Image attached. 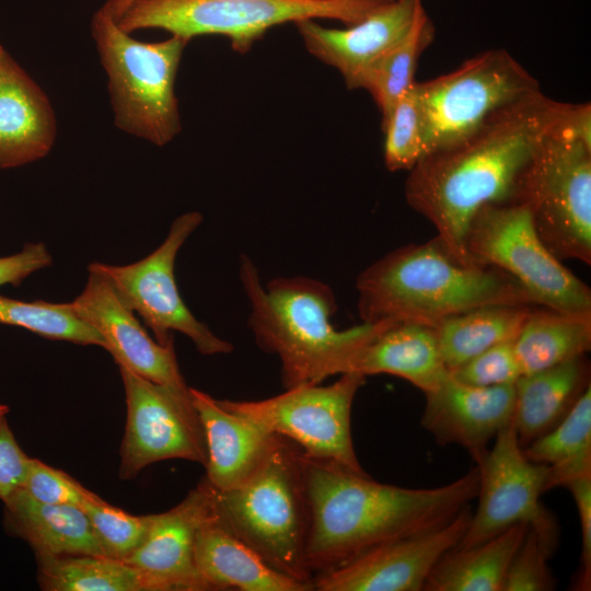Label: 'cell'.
<instances>
[{
  "instance_id": "obj_11",
  "label": "cell",
  "mask_w": 591,
  "mask_h": 591,
  "mask_svg": "<svg viewBox=\"0 0 591 591\" xmlns=\"http://www.w3.org/2000/svg\"><path fill=\"white\" fill-rule=\"evenodd\" d=\"M329 385L303 384L259 401L220 399L271 433L292 441L309 457L367 474L351 436V407L366 376L346 372Z\"/></svg>"
},
{
  "instance_id": "obj_39",
  "label": "cell",
  "mask_w": 591,
  "mask_h": 591,
  "mask_svg": "<svg viewBox=\"0 0 591 591\" xmlns=\"http://www.w3.org/2000/svg\"><path fill=\"white\" fill-rule=\"evenodd\" d=\"M30 456L18 444L4 416H0V499L4 501L21 488Z\"/></svg>"
},
{
  "instance_id": "obj_33",
  "label": "cell",
  "mask_w": 591,
  "mask_h": 591,
  "mask_svg": "<svg viewBox=\"0 0 591 591\" xmlns=\"http://www.w3.org/2000/svg\"><path fill=\"white\" fill-rule=\"evenodd\" d=\"M416 83V82H415ZM404 93L382 120L384 164L391 172L409 171L424 155L416 88Z\"/></svg>"
},
{
  "instance_id": "obj_18",
  "label": "cell",
  "mask_w": 591,
  "mask_h": 591,
  "mask_svg": "<svg viewBox=\"0 0 591 591\" xmlns=\"http://www.w3.org/2000/svg\"><path fill=\"white\" fill-rule=\"evenodd\" d=\"M212 488L205 477L172 509L152 514L141 544L125 560L150 591H205L195 566V541L211 515Z\"/></svg>"
},
{
  "instance_id": "obj_8",
  "label": "cell",
  "mask_w": 591,
  "mask_h": 591,
  "mask_svg": "<svg viewBox=\"0 0 591 591\" xmlns=\"http://www.w3.org/2000/svg\"><path fill=\"white\" fill-rule=\"evenodd\" d=\"M391 0H136L117 19L127 33L162 28L190 39L227 36L246 53L273 26L305 19H334L352 25Z\"/></svg>"
},
{
  "instance_id": "obj_2",
  "label": "cell",
  "mask_w": 591,
  "mask_h": 591,
  "mask_svg": "<svg viewBox=\"0 0 591 591\" xmlns=\"http://www.w3.org/2000/svg\"><path fill=\"white\" fill-rule=\"evenodd\" d=\"M299 464L309 510L304 561L312 580L381 544L445 525L479 488L476 466L440 487L405 488L301 450Z\"/></svg>"
},
{
  "instance_id": "obj_24",
  "label": "cell",
  "mask_w": 591,
  "mask_h": 591,
  "mask_svg": "<svg viewBox=\"0 0 591 591\" xmlns=\"http://www.w3.org/2000/svg\"><path fill=\"white\" fill-rule=\"evenodd\" d=\"M3 502L7 530L27 542L36 557L77 554L106 556L82 508L44 503L33 499L22 488Z\"/></svg>"
},
{
  "instance_id": "obj_31",
  "label": "cell",
  "mask_w": 591,
  "mask_h": 591,
  "mask_svg": "<svg viewBox=\"0 0 591 591\" xmlns=\"http://www.w3.org/2000/svg\"><path fill=\"white\" fill-rule=\"evenodd\" d=\"M434 26L426 11L408 34L380 57L363 74L359 89H366L376 103L382 120L397 100L416 82L418 60L431 44Z\"/></svg>"
},
{
  "instance_id": "obj_30",
  "label": "cell",
  "mask_w": 591,
  "mask_h": 591,
  "mask_svg": "<svg viewBox=\"0 0 591 591\" xmlns=\"http://www.w3.org/2000/svg\"><path fill=\"white\" fill-rule=\"evenodd\" d=\"M38 583L47 591H150L134 566L104 555L36 557Z\"/></svg>"
},
{
  "instance_id": "obj_36",
  "label": "cell",
  "mask_w": 591,
  "mask_h": 591,
  "mask_svg": "<svg viewBox=\"0 0 591 591\" xmlns=\"http://www.w3.org/2000/svg\"><path fill=\"white\" fill-rule=\"evenodd\" d=\"M449 374L462 382L475 386L511 385L522 375L517 359L513 339L497 344L461 366Z\"/></svg>"
},
{
  "instance_id": "obj_37",
  "label": "cell",
  "mask_w": 591,
  "mask_h": 591,
  "mask_svg": "<svg viewBox=\"0 0 591 591\" xmlns=\"http://www.w3.org/2000/svg\"><path fill=\"white\" fill-rule=\"evenodd\" d=\"M21 488L40 502L80 508L96 496L63 471L33 457L30 459Z\"/></svg>"
},
{
  "instance_id": "obj_22",
  "label": "cell",
  "mask_w": 591,
  "mask_h": 591,
  "mask_svg": "<svg viewBox=\"0 0 591 591\" xmlns=\"http://www.w3.org/2000/svg\"><path fill=\"white\" fill-rule=\"evenodd\" d=\"M195 566L205 591H310L312 584L270 567L254 549L218 524L212 514L195 541Z\"/></svg>"
},
{
  "instance_id": "obj_29",
  "label": "cell",
  "mask_w": 591,
  "mask_h": 591,
  "mask_svg": "<svg viewBox=\"0 0 591 591\" xmlns=\"http://www.w3.org/2000/svg\"><path fill=\"white\" fill-rule=\"evenodd\" d=\"M523 451L530 461L548 466L545 491L591 474V385L554 429Z\"/></svg>"
},
{
  "instance_id": "obj_13",
  "label": "cell",
  "mask_w": 591,
  "mask_h": 591,
  "mask_svg": "<svg viewBox=\"0 0 591 591\" xmlns=\"http://www.w3.org/2000/svg\"><path fill=\"white\" fill-rule=\"evenodd\" d=\"M202 221L192 211L177 217L164 241L147 257L125 266L93 262L114 285L123 300L162 345L173 341V332L187 336L202 355L228 354L233 346L199 322L184 303L175 281L176 256Z\"/></svg>"
},
{
  "instance_id": "obj_16",
  "label": "cell",
  "mask_w": 591,
  "mask_h": 591,
  "mask_svg": "<svg viewBox=\"0 0 591 591\" xmlns=\"http://www.w3.org/2000/svg\"><path fill=\"white\" fill-rule=\"evenodd\" d=\"M83 291L70 302L74 313L103 338L118 367L157 383L188 387L178 367L174 343L153 339L112 281L89 265Z\"/></svg>"
},
{
  "instance_id": "obj_41",
  "label": "cell",
  "mask_w": 591,
  "mask_h": 591,
  "mask_svg": "<svg viewBox=\"0 0 591 591\" xmlns=\"http://www.w3.org/2000/svg\"><path fill=\"white\" fill-rule=\"evenodd\" d=\"M136 0H107L103 7L114 19H117Z\"/></svg>"
},
{
  "instance_id": "obj_9",
  "label": "cell",
  "mask_w": 591,
  "mask_h": 591,
  "mask_svg": "<svg viewBox=\"0 0 591 591\" xmlns=\"http://www.w3.org/2000/svg\"><path fill=\"white\" fill-rule=\"evenodd\" d=\"M466 251L473 263L512 277L532 304L563 312H591L590 288L544 244L521 200L482 208L470 225Z\"/></svg>"
},
{
  "instance_id": "obj_23",
  "label": "cell",
  "mask_w": 591,
  "mask_h": 591,
  "mask_svg": "<svg viewBox=\"0 0 591 591\" xmlns=\"http://www.w3.org/2000/svg\"><path fill=\"white\" fill-rule=\"evenodd\" d=\"M346 372L363 376L391 374L424 393L437 389L449 376L434 328L409 323H392L383 328L349 359Z\"/></svg>"
},
{
  "instance_id": "obj_15",
  "label": "cell",
  "mask_w": 591,
  "mask_h": 591,
  "mask_svg": "<svg viewBox=\"0 0 591 591\" xmlns=\"http://www.w3.org/2000/svg\"><path fill=\"white\" fill-rule=\"evenodd\" d=\"M470 506L436 530L381 544L312 580L317 591H422L438 559L460 543Z\"/></svg>"
},
{
  "instance_id": "obj_32",
  "label": "cell",
  "mask_w": 591,
  "mask_h": 591,
  "mask_svg": "<svg viewBox=\"0 0 591 591\" xmlns=\"http://www.w3.org/2000/svg\"><path fill=\"white\" fill-rule=\"evenodd\" d=\"M0 324L25 328L53 340L105 348L102 336L69 303L21 301L0 296Z\"/></svg>"
},
{
  "instance_id": "obj_19",
  "label": "cell",
  "mask_w": 591,
  "mask_h": 591,
  "mask_svg": "<svg viewBox=\"0 0 591 591\" xmlns=\"http://www.w3.org/2000/svg\"><path fill=\"white\" fill-rule=\"evenodd\" d=\"M426 405L420 425L441 445L459 444L474 461L487 444L512 421L514 386H475L449 376L424 393Z\"/></svg>"
},
{
  "instance_id": "obj_27",
  "label": "cell",
  "mask_w": 591,
  "mask_h": 591,
  "mask_svg": "<svg viewBox=\"0 0 591 591\" xmlns=\"http://www.w3.org/2000/svg\"><path fill=\"white\" fill-rule=\"evenodd\" d=\"M513 348L522 374L586 355L591 348V312L530 310Z\"/></svg>"
},
{
  "instance_id": "obj_34",
  "label": "cell",
  "mask_w": 591,
  "mask_h": 591,
  "mask_svg": "<svg viewBox=\"0 0 591 591\" xmlns=\"http://www.w3.org/2000/svg\"><path fill=\"white\" fill-rule=\"evenodd\" d=\"M82 509L88 514L105 555L124 561L141 544L152 519V514L134 515L125 512L97 495Z\"/></svg>"
},
{
  "instance_id": "obj_3",
  "label": "cell",
  "mask_w": 591,
  "mask_h": 591,
  "mask_svg": "<svg viewBox=\"0 0 591 591\" xmlns=\"http://www.w3.org/2000/svg\"><path fill=\"white\" fill-rule=\"evenodd\" d=\"M361 323L419 324L434 328L489 305H531L522 287L491 266L464 263L434 239L396 248L356 280Z\"/></svg>"
},
{
  "instance_id": "obj_12",
  "label": "cell",
  "mask_w": 591,
  "mask_h": 591,
  "mask_svg": "<svg viewBox=\"0 0 591 591\" xmlns=\"http://www.w3.org/2000/svg\"><path fill=\"white\" fill-rule=\"evenodd\" d=\"M475 463L479 476L478 505L456 546H472L517 523H528L553 554L558 545V525L540 502L548 466L525 456L512 421L498 432L493 448Z\"/></svg>"
},
{
  "instance_id": "obj_14",
  "label": "cell",
  "mask_w": 591,
  "mask_h": 591,
  "mask_svg": "<svg viewBox=\"0 0 591 591\" xmlns=\"http://www.w3.org/2000/svg\"><path fill=\"white\" fill-rule=\"evenodd\" d=\"M126 397V426L118 476L136 477L144 467L170 459L206 465L207 444L189 387L150 381L118 367Z\"/></svg>"
},
{
  "instance_id": "obj_25",
  "label": "cell",
  "mask_w": 591,
  "mask_h": 591,
  "mask_svg": "<svg viewBox=\"0 0 591 591\" xmlns=\"http://www.w3.org/2000/svg\"><path fill=\"white\" fill-rule=\"evenodd\" d=\"M590 385L586 355L522 374L513 384L512 417L520 445L524 449L554 429Z\"/></svg>"
},
{
  "instance_id": "obj_42",
  "label": "cell",
  "mask_w": 591,
  "mask_h": 591,
  "mask_svg": "<svg viewBox=\"0 0 591 591\" xmlns=\"http://www.w3.org/2000/svg\"><path fill=\"white\" fill-rule=\"evenodd\" d=\"M8 56L7 51L4 50V48L0 45V66L2 65L3 60L5 59V57Z\"/></svg>"
},
{
  "instance_id": "obj_35",
  "label": "cell",
  "mask_w": 591,
  "mask_h": 591,
  "mask_svg": "<svg viewBox=\"0 0 591 591\" xmlns=\"http://www.w3.org/2000/svg\"><path fill=\"white\" fill-rule=\"evenodd\" d=\"M552 554L530 526L508 566L501 591H551L556 580L547 565Z\"/></svg>"
},
{
  "instance_id": "obj_17",
  "label": "cell",
  "mask_w": 591,
  "mask_h": 591,
  "mask_svg": "<svg viewBox=\"0 0 591 591\" xmlns=\"http://www.w3.org/2000/svg\"><path fill=\"white\" fill-rule=\"evenodd\" d=\"M425 12L421 0L387 1L346 28L325 27L305 19L296 22L314 57L335 68L349 90L359 89L366 71L402 40Z\"/></svg>"
},
{
  "instance_id": "obj_28",
  "label": "cell",
  "mask_w": 591,
  "mask_h": 591,
  "mask_svg": "<svg viewBox=\"0 0 591 591\" xmlns=\"http://www.w3.org/2000/svg\"><path fill=\"white\" fill-rule=\"evenodd\" d=\"M530 305H489L444 320L434 327L441 359L450 371L484 350L515 338Z\"/></svg>"
},
{
  "instance_id": "obj_43",
  "label": "cell",
  "mask_w": 591,
  "mask_h": 591,
  "mask_svg": "<svg viewBox=\"0 0 591 591\" xmlns=\"http://www.w3.org/2000/svg\"><path fill=\"white\" fill-rule=\"evenodd\" d=\"M9 412V407L4 404H0V416L7 415Z\"/></svg>"
},
{
  "instance_id": "obj_20",
  "label": "cell",
  "mask_w": 591,
  "mask_h": 591,
  "mask_svg": "<svg viewBox=\"0 0 591 591\" xmlns=\"http://www.w3.org/2000/svg\"><path fill=\"white\" fill-rule=\"evenodd\" d=\"M189 393L206 438L205 479L217 490L242 486L263 466L279 436L200 390L189 387Z\"/></svg>"
},
{
  "instance_id": "obj_5",
  "label": "cell",
  "mask_w": 591,
  "mask_h": 591,
  "mask_svg": "<svg viewBox=\"0 0 591 591\" xmlns=\"http://www.w3.org/2000/svg\"><path fill=\"white\" fill-rule=\"evenodd\" d=\"M299 451L279 436L263 466L245 484L229 490L211 487V514L275 570L312 584L304 561L309 510Z\"/></svg>"
},
{
  "instance_id": "obj_40",
  "label": "cell",
  "mask_w": 591,
  "mask_h": 591,
  "mask_svg": "<svg viewBox=\"0 0 591 591\" xmlns=\"http://www.w3.org/2000/svg\"><path fill=\"white\" fill-rule=\"evenodd\" d=\"M51 264L53 257L44 243H26L19 253L0 257V286L19 287L28 276Z\"/></svg>"
},
{
  "instance_id": "obj_38",
  "label": "cell",
  "mask_w": 591,
  "mask_h": 591,
  "mask_svg": "<svg viewBox=\"0 0 591 591\" xmlns=\"http://www.w3.org/2000/svg\"><path fill=\"white\" fill-rule=\"evenodd\" d=\"M566 488L571 493L581 530V555L573 589L587 591L591 588V474L570 482Z\"/></svg>"
},
{
  "instance_id": "obj_10",
  "label": "cell",
  "mask_w": 591,
  "mask_h": 591,
  "mask_svg": "<svg viewBox=\"0 0 591 591\" xmlns=\"http://www.w3.org/2000/svg\"><path fill=\"white\" fill-rule=\"evenodd\" d=\"M424 155L475 130L490 116L541 90L505 49H488L453 71L415 83ZM422 155V157H424Z\"/></svg>"
},
{
  "instance_id": "obj_7",
  "label": "cell",
  "mask_w": 591,
  "mask_h": 591,
  "mask_svg": "<svg viewBox=\"0 0 591 591\" xmlns=\"http://www.w3.org/2000/svg\"><path fill=\"white\" fill-rule=\"evenodd\" d=\"M91 30L116 126L155 146L172 141L182 128L175 79L188 39L138 40L104 7L93 15Z\"/></svg>"
},
{
  "instance_id": "obj_21",
  "label": "cell",
  "mask_w": 591,
  "mask_h": 591,
  "mask_svg": "<svg viewBox=\"0 0 591 591\" xmlns=\"http://www.w3.org/2000/svg\"><path fill=\"white\" fill-rule=\"evenodd\" d=\"M57 134L48 97L8 55L0 66V169L21 166L49 153Z\"/></svg>"
},
{
  "instance_id": "obj_6",
  "label": "cell",
  "mask_w": 591,
  "mask_h": 591,
  "mask_svg": "<svg viewBox=\"0 0 591 591\" xmlns=\"http://www.w3.org/2000/svg\"><path fill=\"white\" fill-rule=\"evenodd\" d=\"M534 227L560 260L591 264V107L547 136L520 181Z\"/></svg>"
},
{
  "instance_id": "obj_26",
  "label": "cell",
  "mask_w": 591,
  "mask_h": 591,
  "mask_svg": "<svg viewBox=\"0 0 591 591\" xmlns=\"http://www.w3.org/2000/svg\"><path fill=\"white\" fill-rule=\"evenodd\" d=\"M530 525L517 523L482 543L447 551L422 591H501L505 576Z\"/></svg>"
},
{
  "instance_id": "obj_1",
  "label": "cell",
  "mask_w": 591,
  "mask_h": 591,
  "mask_svg": "<svg viewBox=\"0 0 591 591\" xmlns=\"http://www.w3.org/2000/svg\"><path fill=\"white\" fill-rule=\"evenodd\" d=\"M580 105L552 100L541 90L508 105L461 139L425 154L408 171L406 201L433 225L452 255L473 263L466 239L476 213L517 199L537 147Z\"/></svg>"
},
{
  "instance_id": "obj_4",
  "label": "cell",
  "mask_w": 591,
  "mask_h": 591,
  "mask_svg": "<svg viewBox=\"0 0 591 591\" xmlns=\"http://www.w3.org/2000/svg\"><path fill=\"white\" fill-rule=\"evenodd\" d=\"M239 277L250 302L248 326L258 347L280 359L285 389L344 373L349 359L392 324L361 323L338 331L332 322L337 303L328 285L304 276L278 277L263 285L245 255Z\"/></svg>"
}]
</instances>
